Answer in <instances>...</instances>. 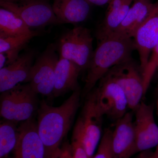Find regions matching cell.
<instances>
[{"label":"cell","mask_w":158,"mask_h":158,"mask_svg":"<svg viewBox=\"0 0 158 158\" xmlns=\"http://www.w3.org/2000/svg\"><path fill=\"white\" fill-rule=\"evenodd\" d=\"M81 91H73L61 106L53 107L42 101L37 110V128L44 144L46 158L59 148L73 124L80 106Z\"/></svg>","instance_id":"cell-1"},{"label":"cell","mask_w":158,"mask_h":158,"mask_svg":"<svg viewBox=\"0 0 158 158\" xmlns=\"http://www.w3.org/2000/svg\"><path fill=\"white\" fill-rule=\"evenodd\" d=\"M135 49L132 39L109 36L98 41L87 69L82 95L86 97L110 69L131 59Z\"/></svg>","instance_id":"cell-2"},{"label":"cell","mask_w":158,"mask_h":158,"mask_svg":"<svg viewBox=\"0 0 158 158\" xmlns=\"http://www.w3.org/2000/svg\"><path fill=\"white\" fill-rule=\"evenodd\" d=\"M94 90L86 96L85 103L75 125L72 138L78 140L88 158H92L102 136L103 118Z\"/></svg>","instance_id":"cell-3"},{"label":"cell","mask_w":158,"mask_h":158,"mask_svg":"<svg viewBox=\"0 0 158 158\" xmlns=\"http://www.w3.org/2000/svg\"><path fill=\"white\" fill-rule=\"evenodd\" d=\"M37 94L29 83L19 84L2 92L0 97L1 117L16 123L31 119L38 109Z\"/></svg>","instance_id":"cell-4"},{"label":"cell","mask_w":158,"mask_h":158,"mask_svg":"<svg viewBox=\"0 0 158 158\" xmlns=\"http://www.w3.org/2000/svg\"><path fill=\"white\" fill-rule=\"evenodd\" d=\"M93 37L89 29L75 27L60 37L57 48L60 58L69 60L86 70L93 53Z\"/></svg>","instance_id":"cell-5"},{"label":"cell","mask_w":158,"mask_h":158,"mask_svg":"<svg viewBox=\"0 0 158 158\" xmlns=\"http://www.w3.org/2000/svg\"><path fill=\"white\" fill-rule=\"evenodd\" d=\"M106 74L121 87L127 98L129 109L134 111L146 93L140 67L131 59L115 65Z\"/></svg>","instance_id":"cell-6"},{"label":"cell","mask_w":158,"mask_h":158,"mask_svg":"<svg viewBox=\"0 0 158 158\" xmlns=\"http://www.w3.org/2000/svg\"><path fill=\"white\" fill-rule=\"evenodd\" d=\"M56 45L51 44L32 65L27 83L37 94L53 97L56 65L59 60Z\"/></svg>","instance_id":"cell-7"},{"label":"cell","mask_w":158,"mask_h":158,"mask_svg":"<svg viewBox=\"0 0 158 158\" xmlns=\"http://www.w3.org/2000/svg\"><path fill=\"white\" fill-rule=\"evenodd\" d=\"M97 102L104 115L117 121L127 113V98L123 90L114 80L106 74L93 89Z\"/></svg>","instance_id":"cell-8"},{"label":"cell","mask_w":158,"mask_h":158,"mask_svg":"<svg viewBox=\"0 0 158 158\" xmlns=\"http://www.w3.org/2000/svg\"><path fill=\"white\" fill-rule=\"evenodd\" d=\"M0 5L2 8L18 15L30 29L62 24L56 16L52 6L44 1L31 0L23 5H19L1 0Z\"/></svg>","instance_id":"cell-9"},{"label":"cell","mask_w":158,"mask_h":158,"mask_svg":"<svg viewBox=\"0 0 158 158\" xmlns=\"http://www.w3.org/2000/svg\"><path fill=\"white\" fill-rule=\"evenodd\" d=\"M137 153L150 150L158 144V126L152 106L142 102L134 110Z\"/></svg>","instance_id":"cell-10"},{"label":"cell","mask_w":158,"mask_h":158,"mask_svg":"<svg viewBox=\"0 0 158 158\" xmlns=\"http://www.w3.org/2000/svg\"><path fill=\"white\" fill-rule=\"evenodd\" d=\"M133 38L135 49L139 55L140 69L143 73L158 42V0L149 16L136 31Z\"/></svg>","instance_id":"cell-11"},{"label":"cell","mask_w":158,"mask_h":158,"mask_svg":"<svg viewBox=\"0 0 158 158\" xmlns=\"http://www.w3.org/2000/svg\"><path fill=\"white\" fill-rule=\"evenodd\" d=\"M134 115L127 113L117 120L112 131L111 144L114 158H131L137 154Z\"/></svg>","instance_id":"cell-12"},{"label":"cell","mask_w":158,"mask_h":158,"mask_svg":"<svg viewBox=\"0 0 158 158\" xmlns=\"http://www.w3.org/2000/svg\"><path fill=\"white\" fill-rule=\"evenodd\" d=\"M19 136L12 158H46L44 144L33 118L23 122L19 126Z\"/></svg>","instance_id":"cell-13"},{"label":"cell","mask_w":158,"mask_h":158,"mask_svg":"<svg viewBox=\"0 0 158 158\" xmlns=\"http://www.w3.org/2000/svg\"><path fill=\"white\" fill-rule=\"evenodd\" d=\"M34 53L29 52L19 55L14 62L0 69L1 93L14 88L16 85L27 81Z\"/></svg>","instance_id":"cell-14"},{"label":"cell","mask_w":158,"mask_h":158,"mask_svg":"<svg viewBox=\"0 0 158 158\" xmlns=\"http://www.w3.org/2000/svg\"><path fill=\"white\" fill-rule=\"evenodd\" d=\"M155 5L152 0L134 1L124 19L112 35L132 39L136 31L149 16Z\"/></svg>","instance_id":"cell-15"},{"label":"cell","mask_w":158,"mask_h":158,"mask_svg":"<svg viewBox=\"0 0 158 158\" xmlns=\"http://www.w3.org/2000/svg\"><path fill=\"white\" fill-rule=\"evenodd\" d=\"M81 71L75 63L59 57L55 69L53 97L80 90L78 79Z\"/></svg>","instance_id":"cell-16"},{"label":"cell","mask_w":158,"mask_h":158,"mask_svg":"<svg viewBox=\"0 0 158 158\" xmlns=\"http://www.w3.org/2000/svg\"><path fill=\"white\" fill-rule=\"evenodd\" d=\"M133 0H112L109 3L103 21L98 28L96 37L99 41L111 36L124 19Z\"/></svg>","instance_id":"cell-17"},{"label":"cell","mask_w":158,"mask_h":158,"mask_svg":"<svg viewBox=\"0 0 158 158\" xmlns=\"http://www.w3.org/2000/svg\"><path fill=\"white\" fill-rule=\"evenodd\" d=\"M90 5L86 0H54L52 7L62 24H77L87 19Z\"/></svg>","instance_id":"cell-18"},{"label":"cell","mask_w":158,"mask_h":158,"mask_svg":"<svg viewBox=\"0 0 158 158\" xmlns=\"http://www.w3.org/2000/svg\"><path fill=\"white\" fill-rule=\"evenodd\" d=\"M33 31L14 12L0 9V36L11 37L31 34Z\"/></svg>","instance_id":"cell-19"},{"label":"cell","mask_w":158,"mask_h":158,"mask_svg":"<svg viewBox=\"0 0 158 158\" xmlns=\"http://www.w3.org/2000/svg\"><path fill=\"white\" fill-rule=\"evenodd\" d=\"M38 34L37 31H33L31 34L20 36H0V53L5 54L7 56V65L14 62L19 56V52Z\"/></svg>","instance_id":"cell-20"},{"label":"cell","mask_w":158,"mask_h":158,"mask_svg":"<svg viewBox=\"0 0 158 158\" xmlns=\"http://www.w3.org/2000/svg\"><path fill=\"white\" fill-rule=\"evenodd\" d=\"M17 123L5 120L0 125V158H5L16 147L19 131Z\"/></svg>","instance_id":"cell-21"},{"label":"cell","mask_w":158,"mask_h":158,"mask_svg":"<svg viewBox=\"0 0 158 158\" xmlns=\"http://www.w3.org/2000/svg\"><path fill=\"white\" fill-rule=\"evenodd\" d=\"M112 133V130L110 129L105 130L96 154L92 158H114L111 144Z\"/></svg>","instance_id":"cell-22"},{"label":"cell","mask_w":158,"mask_h":158,"mask_svg":"<svg viewBox=\"0 0 158 158\" xmlns=\"http://www.w3.org/2000/svg\"><path fill=\"white\" fill-rule=\"evenodd\" d=\"M158 66V42L155 48L153 51L150 57L149 61L144 72L142 73L144 89L147 92L150 84L157 69Z\"/></svg>","instance_id":"cell-23"},{"label":"cell","mask_w":158,"mask_h":158,"mask_svg":"<svg viewBox=\"0 0 158 158\" xmlns=\"http://www.w3.org/2000/svg\"><path fill=\"white\" fill-rule=\"evenodd\" d=\"M70 145L73 158H88L85 148L78 140L72 138Z\"/></svg>","instance_id":"cell-24"},{"label":"cell","mask_w":158,"mask_h":158,"mask_svg":"<svg viewBox=\"0 0 158 158\" xmlns=\"http://www.w3.org/2000/svg\"><path fill=\"white\" fill-rule=\"evenodd\" d=\"M51 158H73L70 145L62 148H59L53 154Z\"/></svg>","instance_id":"cell-25"},{"label":"cell","mask_w":158,"mask_h":158,"mask_svg":"<svg viewBox=\"0 0 158 158\" xmlns=\"http://www.w3.org/2000/svg\"><path fill=\"white\" fill-rule=\"evenodd\" d=\"M90 5L102 6L109 4L112 0H86Z\"/></svg>","instance_id":"cell-26"},{"label":"cell","mask_w":158,"mask_h":158,"mask_svg":"<svg viewBox=\"0 0 158 158\" xmlns=\"http://www.w3.org/2000/svg\"><path fill=\"white\" fill-rule=\"evenodd\" d=\"M8 59L6 55L0 53V69L7 65Z\"/></svg>","instance_id":"cell-27"},{"label":"cell","mask_w":158,"mask_h":158,"mask_svg":"<svg viewBox=\"0 0 158 158\" xmlns=\"http://www.w3.org/2000/svg\"><path fill=\"white\" fill-rule=\"evenodd\" d=\"M148 158H158V144L156 147L154 152H151L150 150L147 151Z\"/></svg>","instance_id":"cell-28"},{"label":"cell","mask_w":158,"mask_h":158,"mask_svg":"<svg viewBox=\"0 0 158 158\" xmlns=\"http://www.w3.org/2000/svg\"><path fill=\"white\" fill-rule=\"evenodd\" d=\"M135 158H148L147 152L146 151L139 153V154Z\"/></svg>","instance_id":"cell-29"},{"label":"cell","mask_w":158,"mask_h":158,"mask_svg":"<svg viewBox=\"0 0 158 158\" xmlns=\"http://www.w3.org/2000/svg\"><path fill=\"white\" fill-rule=\"evenodd\" d=\"M2 1H6V2H15V1H31V0H2Z\"/></svg>","instance_id":"cell-30"},{"label":"cell","mask_w":158,"mask_h":158,"mask_svg":"<svg viewBox=\"0 0 158 158\" xmlns=\"http://www.w3.org/2000/svg\"><path fill=\"white\" fill-rule=\"evenodd\" d=\"M157 113L158 115V98L157 99Z\"/></svg>","instance_id":"cell-31"},{"label":"cell","mask_w":158,"mask_h":158,"mask_svg":"<svg viewBox=\"0 0 158 158\" xmlns=\"http://www.w3.org/2000/svg\"><path fill=\"white\" fill-rule=\"evenodd\" d=\"M157 69L158 70V66Z\"/></svg>","instance_id":"cell-32"},{"label":"cell","mask_w":158,"mask_h":158,"mask_svg":"<svg viewBox=\"0 0 158 158\" xmlns=\"http://www.w3.org/2000/svg\"><path fill=\"white\" fill-rule=\"evenodd\" d=\"M133 1H135V0H133Z\"/></svg>","instance_id":"cell-33"}]
</instances>
